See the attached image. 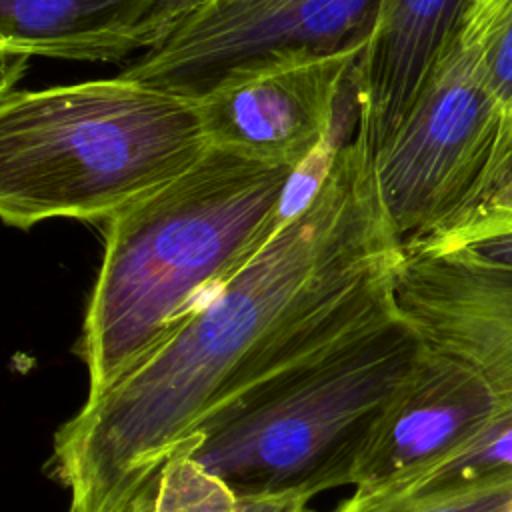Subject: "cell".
<instances>
[{"instance_id":"7","label":"cell","mask_w":512,"mask_h":512,"mask_svg":"<svg viewBox=\"0 0 512 512\" xmlns=\"http://www.w3.org/2000/svg\"><path fill=\"white\" fill-rule=\"evenodd\" d=\"M358 62H302L210 94L198 102L210 146L302 170L330 148L338 98Z\"/></svg>"},{"instance_id":"5","label":"cell","mask_w":512,"mask_h":512,"mask_svg":"<svg viewBox=\"0 0 512 512\" xmlns=\"http://www.w3.org/2000/svg\"><path fill=\"white\" fill-rule=\"evenodd\" d=\"M500 0H472L406 120L372 158L380 200L404 248L476 208L510 152L512 118L496 102L486 50Z\"/></svg>"},{"instance_id":"13","label":"cell","mask_w":512,"mask_h":512,"mask_svg":"<svg viewBox=\"0 0 512 512\" xmlns=\"http://www.w3.org/2000/svg\"><path fill=\"white\" fill-rule=\"evenodd\" d=\"M506 232H512V180L498 186L490 196H486L474 210H470L458 222L418 244L446 246Z\"/></svg>"},{"instance_id":"17","label":"cell","mask_w":512,"mask_h":512,"mask_svg":"<svg viewBox=\"0 0 512 512\" xmlns=\"http://www.w3.org/2000/svg\"><path fill=\"white\" fill-rule=\"evenodd\" d=\"M512 180V140H510V152H508V158H506V162H504V166H502V172H500V176H498V182L494 184V188L488 192V196L498 188V186H502L504 182H510ZM474 210V208H472Z\"/></svg>"},{"instance_id":"1","label":"cell","mask_w":512,"mask_h":512,"mask_svg":"<svg viewBox=\"0 0 512 512\" xmlns=\"http://www.w3.org/2000/svg\"><path fill=\"white\" fill-rule=\"evenodd\" d=\"M400 258L356 130L266 248L58 428L50 462L68 512H126L214 412L390 308Z\"/></svg>"},{"instance_id":"3","label":"cell","mask_w":512,"mask_h":512,"mask_svg":"<svg viewBox=\"0 0 512 512\" xmlns=\"http://www.w3.org/2000/svg\"><path fill=\"white\" fill-rule=\"evenodd\" d=\"M424 350L422 338L392 302L346 336L222 406L180 450L240 500H310L318 492L356 484Z\"/></svg>"},{"instance_id":"11","label":"cell","mask_w":512,"mask_h":512,"mask_svg":"<svg viewBox=\"0 0 512 512\" xmlns=\"http://www.w3.org/2000/svg\"><path fill=\"white\" fill-rule=\"evenodd\" d=\"M506 478H512V404L450 458L406 482L354 492L334 512H392Z\"/></svg>"},{"instance_id":"14","label":"cell","mask_w":512,"mask_h":512,"mask_svg":"<svg viewBox=\"0 0 512 512\" xmlns=\"http://www.w3.org/2000/svg\"><path fill=\"white\" fill-rule=\"evenodd\" d=\"M486 74L500 108L512 118V0H500L486 50Z\"/></svg>"},{"instance_id":"15","label":"cell","mask_w":512,"mask_h":512,"mask_svg":"<svg viewBox=\"0 0 512 512\" xmlns=\"http://www.w3.org/2000/svg\"><path fill=\"white\" fill-rule=\"evenodd\" d=\"M512 478L464 490L440 500L412 504L392 512H510Z\"/></svg>"},{"instance_id":"2","label":"cell","mask_w":512,"mask_h":512,"mask_svg":"<svg viewBox=\"0 0 512 512\" xmlns=\"http://www.w3.org/2000/svg\"><path fill=\"white\" fill-rule=\"evenodd\" d=\"M296 172L210 146L106 224L78 340L86 400L114 386L266 248L288 220Z\"/></svg>"},{"instance_id":"12","label":"cell","mask_w":512,"mask_h":512,"mask_svg":"<svg viewBox=\"0 0 512 512\" xmlns=\"http://www.w3.org/2000/svg\"><path fill=\"white\" fill-rule=\"evenodd\" d=\"M144 512H238L240 498L184 450L174 452L136 494Z\"/></svg>"},{"instance_id":"6","label":"cell","mask_w":512,"mask_h":512,"mask_svg":"<svg viewBox=\"0 0 512 512\" xmlns=\"http://www.w3.org/2000/svg\"><path fill=\"white\" fill-rule=\"evenodd\" d=\"M384 0H208L118 76L190 102L278 68L362 58Z\"/></svg>"},{"instance_id":"18","label":"cell","mask_w":512,"mask_h":512,"mask_svg":"<svg viewBox=\"0 0 512 512\" xmlns=\"http://www.w3.org/2000/svg\"><path fill=\"white\" fill-rule=\"evenodd\" d=\"M510 512H512V508H510Z\"/></svg>"},{"instance_id":"9","label":"cell","mask_w":512,"mask_h":512,"mask_svg":"<svg viewBox=\"0 0 512 512\" xmlns=\"http://www.w3.org/2000/svg\"><path fill=\"white\" fill-rule=\"evenodd\" d=\"M208 0H0L2 64L118 62L164 44Z\"/></svg>"},{"instance_id":"8","label":"cell","mask_w":512,"mask_h":512,"mask_svg":"<svg viewBox=\"0 0 512 512\" xmlns=\"http://www.w3.org/2000/svg\"><path fill=\"white\" fill-rule=\"evenodd\" d=\"M508 404L504 388L480 368L426 346L358 472L354 492H374L430 470L474 440Z\"/></svg>"},{"instance_id":"4","label":"cell","mask_w":512,"mask_h":512,"mask_svg":"<svg viewBox=\"0 0 512 512\" xmlns=\"http://www.w3.org/2000/svg\"><path fill=\"white\" fill-rule=\"evenodd\" d=\"M210 148L198 102L120 76L0 96V216L108 224Z\"/></svg>"},{"instance_id":"16","label":"cell","mask_w":512,"mask_h":512,"mask_svg":"<svg viewBox=\"0 0 512 512\" xmlns=\"http://www.w3.org/2000/svg\"><path fill=\"white\" fill-rule=\"evenodd\" d=\"M126 512H144L138 498L132 500ZM238 512H314L308 498L288 496V498H248L240 500Z\"/></svg>"},{"instance_id":"10","label":"cell","mask_w":512,"mask_h":512,"mask_svg":"<svg viewBox=\"0 0 512 512\" xmlns=\"http://www.w3.org/2000/svg\"><path fill=\"white\" fill-rule=\"evenodd\" d=\"M472 0H384L378 28L356 64L358 130L372 158L406 120Z\"/></svg>"}]
</instances>
